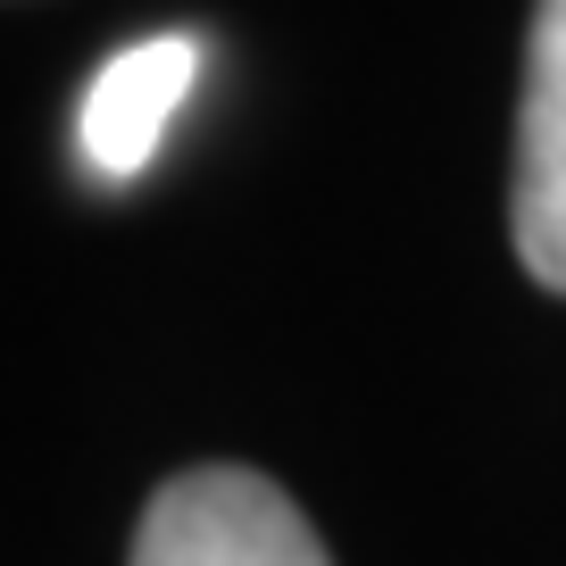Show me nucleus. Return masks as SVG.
<instances>
[{"label": "nucleus", "instance_id": "obj_1", "mask_svg": "<svg viewBox=\"0 0 566 566\" xmlns=\"http://www.w3.org/2000/svg\"><path fill=\"white\" fill-rule=\"evenodd\" d=\"M125 566H334L292 492H275L250 467H192L159 483L142 509Z\"/></svg>", "mask_w": 566, "mask_h": 566}, {"label": "nucleus", "instance_id": "obj_2", "mask_svg": "<svg viewBox=\"0 0 566 566\" xmlns=\"http://www.w3.org/2000/svg\"><path fill=\"white\" fill-rule=\"evenodd\" d=\"M516 259L566 292V0H533L525 101H516Z\"/></svg>", "mask_w": 566, "mask_h": 566}, {"label": "nucleus", "instance_id": "obj_3", "mask_svg": "<svg viewBox=\"0 0 566 566\" xmlns=\"http://www.w3.org/2000/svg\"><path fill=\"white\" fill-rule=\"evenodd\" d=\"M192 75H200V42H184V34H150V42H134V51H117L84 92V159L101 167L108 184L142 176V159H150L159 134L176 125Z\"/></svg>", "mask_w": 566, "mask_h": 566}]
</instances>
